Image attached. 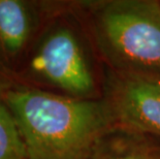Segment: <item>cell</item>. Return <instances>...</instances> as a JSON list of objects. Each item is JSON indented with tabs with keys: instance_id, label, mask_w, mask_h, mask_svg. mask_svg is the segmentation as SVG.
Returning <instances> with one entry per match:
<instances>
[{
	"instance_id": "cell-1",
	"label": "cell",
	"mask_w": 160,
	"mask_h": 159,
	"mask_svg": "<svg viewBox=\"0 0 160 159\" xmlns=\"http://www.w3.org/2000/svg\"><path fill=\"white\" fill-rule=\"evenodd\" d=\"M0 96L18 125L28 159H88L114 120L102 102L16 82L0 84Z\"/></svg>"
},
{
	"instance_id": "cell-2",
	"label": "cell",
	"mask_w": 160,
	"mask_h": 159,
	"mask_svg": "<svg viewBox=\"0 0 160 159\" xmlns=\"http://www.w3.org/2000/svg\"><path fill=\"white\" fill-rule=\"evenodd\" d=\"M102 45L119 62L142 72L160 69V3L116 0L97 16Z\"/></svg>"
},
{
	"instance_id": "cell-3",
	"label": "cell",
	"mask_w": 160,
	"mask_h": 159,
	"mask_svg": "<svg viewBox=\"0 0 160 159\" xmlns=\"http://www.w3.org/2000/svg\"><path fill=\"white\" fill-rule=\"evenodd\" d=\"M30 68L51 85L73 97L93 90V77L77 37L68 28L51 31L40 42Z\"/></svg>"
},
{
	"instance_id": "cell-4",
	"label": "cell",
	"mask_w": 160,
	"mask_h": 159,
	"mask_svg": "<svg viewBox=\"0 0 160 159\" xmlns=\"http://www.w3.org/2000/svg\"><path fill=\"white\" fill-rule=\"evenodd\" d=\"M111 102L114 120L123 127L160 137V77L134 74L120 80Z\"/></svg>"
},
{
	"instance_id": "cell-5",
	"label": "cell",
	"mask_w": 160,
	"mask_h": 159,
	"mask_svg": "<svg viewBox=\"0 0 160 159\" xmlns=\"http://www.w3.org/2000/svg\"><path fill=\"white\" fill-rule=\"evenodd\" d=\"M33 30V16L27 2L0 0V57L9 68L26 48Z\"/></svg>"
},
{
	"instance_id": "cell-6",
	"label": "cell",
	"mask_w": 160,
	"mask_h": 159,
	"mask_svg": "<svg viewBox=\"0 0 160 159\" xmlns=\"http://www.w3.org/2000/svg\"><path fill=\"white\" fill-rule=\"evenodd\" d=\"M123 127L108 129L88 159H160V143Z\"/></svg>"
},
{
	"instance_id": "cell-7",
	"label": "cell",
	"mask_w": 160,
	"mask_h": 159,
	"mask_svg": "<svg viewBox=\"0 0 160 159\" xmlns=\"http://www.w3.org/2000/svg\"><path fill=\"white\" fill-rule=\"evenodd\" d=\"M0 159H28L26 147L11 111L0 96Z\"/></svg>"
},
{
	"instance_id": "cell-8",
	"label": "cell",
	"mask_w": 160,
	"mask_h": 159,
	"mask_svg": "<svg viewBox=\"0 0 160 159\" xmlns=\"http://www.w3.org/2000/svg\"><path fill=\"white\" fill-rule=\"evenodd\" d=\"M16 82L15 73L0 57V84Z\"/></svg>"
}]
</instances>
